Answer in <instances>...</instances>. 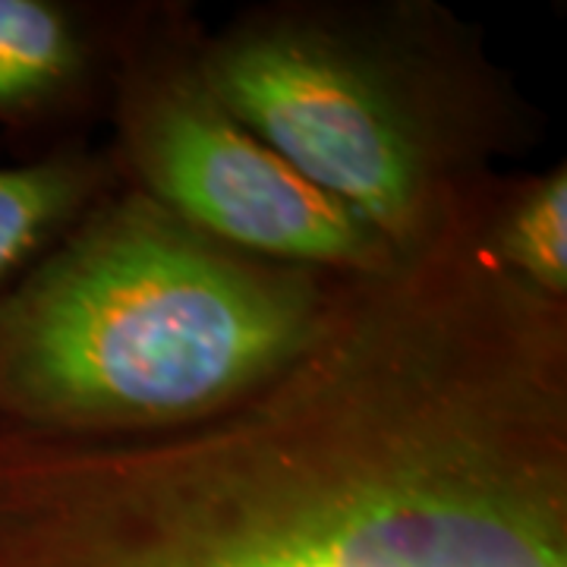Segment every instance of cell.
<instances>
[{
  "mask_svg": "<svg viewBox=\"0 0 567 567\" xmlns=\"http://www.w3.org/2000/svg\"><path fill=\"white\" fill-rule=\"evenodd\" d=\"M0 567H567L565 406L439 316L347 306L203 423L0 432Z\"/></svg>",
  "mask_w": 567,
  "mask_h": 567,
  "instance_id": "6da1fadb",
  "label": "cell"
},
{
  "mask_svg": "<svg viewBox=\"0 0 567 567\" xmlns=\"http://www.w3.org/2000/svg\"><path fill=\"white\" fill-rule=\"evenodd\" d=\"M350 281L215 244L142 189L111 196L0 297V432L126 439L218 416L319 341Z\"/></svg>",
  "mask_w": 567,
  "mask_h": 567,
  "instance_id": "7a4b0ae2",
  "label": "cell"
},
{
  "mask_svg": "<svg viewBox=\"0 0 567 567\" xmlns=\"http://www.w3.org/2000/svg\"><path fill=\"white\" fill-rule=\"evenodd\" d=\"M196 73L230 117L401 259L470 189L447 171L423 102L398 66L322 25L252 22L212 44Z\"/></svg>",
  "mask_w": 567,
  "mask_h": 567,
  "instance_id": "3957f363",
  "label": "cell"
},
{
  "mask_svg": "<svg viewBox=\"0 0 567 567\" xmlns=\"http://www.w3.org/2000/svg\"><path fill=\"white\" fill-rule=\"evenodd\" d=\"M123 152L145 196L215 244L265 262L375 278L404 262L230 117L193 70L142 73L123 99Z\"/></svg>",
  "mask_w": 567,
  "mask_h": 567,
  "instance_id": "277c9868",
  "label": "cell"
},
{
  "mask_svg": "<svg viewBox=\"0 0 567 567\" xmlns=\"http://www.w3.org/2000/svg\"><path fill=\"white\" fill-rule=\"evenodd\" d=\"M92 70V41L54 0H0V123L25 126L70 104Z\"/></svg>",
  "mask_w": 567,
  "mask_h": 567,
  "instance_id": "5b68a950",
  "label": "cell"
},
{
  "mask_svg": "<svg viewBox=\"0 0 567 567\" xmlns=\"http://www.w3.org/2000/svg\"><path fill=\"white\" fill-rule=\"evenodd\" d=\"M102 193L104 164L89 155L0 164V297L102 203Z\"/></svg>",
  "mask_w": 567,
  "mask_h": 567,
  "instance_id": "8992f818",
  "label": "cell"
},
{
  "mask_svg": "<svg viewBox=\"0 0 567 567\" xmlns=\"http://www.w3.org/2000/svg\"><path fill=\"white\" fill-rule=\"evenodd\" d=\"M486 240L495 262L533 293L567 300V171L524 183L511 196L492 193Z\"/></svg>",
  "mask_w": 567,
  "mask_h": 567,
  "instance_id": "52a82bcc",
  "label": "cell"
}]
</instances>
